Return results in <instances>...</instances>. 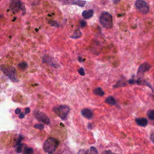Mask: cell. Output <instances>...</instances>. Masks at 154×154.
Segmentation results:
<instances>
[{
    "mask_svg": "<svg viewBox=\"0 0 154 154\" xmlns=\"http://www.w3.org/2000/svg\"><path fill=\"white\" fill-rule=\"evenodd\" d=\"M59 143V141L57 139L52 137L49 138L44 143V150L46 153L52 154L56 151Z\"/></svg>",
    "mask_w": 154,
    "mask_h": 154,
    "instance_id": "obj_1",
    "label": "cell"
},
{
    "mask_svg": "<svg viewBox=\"0 0 154 154\" xmlns=\"http://www.w3.org/2000/svg\"><path fill=\"white\" fill-rule=\"evenodd\" d=\"M0 70L4 72L8 78L14 82H18L19 80L16 76V69L13 66L7 65H3L0 66Z\"/></svg>",
    "mask_w": 154,
    "mask_h": 154,
    "instance_id": "obj_2",
    "label": "cell"
},
{
    "mask_svg": "<svg viewBox=\"0 0 154 154\" xmlns=\"http://www.w3.org/2000/svg\"><path fill=\"white\" fill-rule=\"evenodd\" d=\"M99 22L105 28L110 29L113 27V17L108 12L102 13L99 18Z\"/></svg>",
    "mask_w": 154,
    "mask_h": 154,
    "instance_id": "obj_3",
    "label": "cell"
},
{
    "mask_svg": "<svg viewBox=\"0 0 154 154\" xmlns=\"http://www.w3.org/2000/svg\"><path fill=\"white\" fill-rule=\"evenodd\" d=\"M54 112L62 119H65L68 113H69L70 108L66 105H60L53 109Z\"/></svg>",
    "mask_w": 154,
    "mask_h": 154,
    "instance_id": "obj_4",
    "label": "cell"
},
{
    "mask_svg": "<svg viewBox=\"0 0 154 154\" xmlns=\"http://www.w3.org/2000/svg\"><path fill=\"white\" fill-rule=\"evenodd\" d=\"M135 6L143 14H147L149 12V6L146 1L143 0H137L135 3Z\"/></svg>",
    "mask_w": 154,
    "mask_h": 154,
    "instance_id": "obj_5",
    "label": "cell"
},
{
    "mask_svg": "<svg viewBox=\"0 0 154 154\" xmlns=\"http://www.w3.org/2000/svg\"><path fill=\"white\" fill-rule=\"evenodd\" d=\"M33 114L35 117L38 121L42 122L45 123L46 125H50V124L51 121L50 118L45 114H44V113L40 112L38 110H35Z\"/></svg>",
    "mask_w": 154,
    "mask_h": 154,
    "instance_id": "obj_6",
    "label": "cell"
},
{
    "mask_svg": "<svg viewBox=\"0 0 154 154\" xmlns=\"http://www.w3.org/2000/svg\"><path fill=\"white\" fill-rule=\"evenodd\" d=\"M10 8L14 12H18L19 10H25V7L20 1H12Z\"/></svg>",
    "mask_w": 154,
    "mask_h": 154,
    "instance_id": "obj_7",
    "label": "cell"
},
{
    "mask_svg": "<svg viewBox=\"0 0 154 154\" xmlns=\"http://www.w3.org/2000/svg\"><path fill=\"white\" fill-rule=\"evenodd\" d=\"M151 66L147 63H143L142 65L140 66V67L138 68V72H137V75L140 76V78H142L143 76V75L145 72L148 71V70L151 69Z\"/></svg>",
    "mask_w": 154,
    "mask_h": 154,
    "instance_id": "obj_8",
    "label": "cell"
},
{
    "mask_svg": "<svg viewBox=\"0 0 154 154\" xmlns=\"http://www.w3.org/2000/svg\"><path fill=\"white\" fill-rule=\"evenodd\" d=\"M42 61L44 63H48L49 65L51 66H52L54 68H57L59 66V65H57V63L55 62L54 59H52V57H50L48 56V55H46V56L44 57L42 59Z\"/></svg>",
    "mask_w": 154,
    "mask_h": 154,
    "instance_id": "obj_9",
    "label": "cell"
},
{
    "mask_svg": "<svg viewBox=\"0 0 154 154\" xmlns=\"http://www.w3.org/2000/svg\"><path fill=\"white\" fill-rule=\"evenodd\" d=\"M81 114H82L83 116L85 117V118L89 119L93 118V113L92 112V111L90 110L89 108H83V110H81Z\"/></svg>",
    "mask_w": 154,
    "mask_h": 154,
    "instance_id": "obj_10",
    "label": "cell"
},
{
    "mask_svg": "<svg viewBox=\"0 0 154 154\" xmlns=\"http://www.w3.org/2000/svg\"><path fill=\"white\" fill-rule=\"evenodd\" d=\"M136 122L138 125L143 127H146L148 124V121L145 118H137L136 119Z\"/></svg>",
    "mask_w": 154,
    "mask_h": 154,
    "instance_id": "obj_11",
    "label": "cell"
},
{
    "mask_svg": "<svg viewBox=\"0 0 154 154\" xmlns=\"http://www.w3.org/2000/svg\"><path fill=\"white\" fill-rule=\"evenodd\" d=\"M93 14H94L93 10L90 9L88 10H84V11L83 12L82 16L85 19H87L92 18V17L93 16Z\"/></svg>",
    "mask_w": 154,
    "mask_h": 154,
    "instance_id": "obj_12",
    "label": "cell"
},
{
    "mask_svg": "<svg viewBox=\"0 0 154 154\" xmlns=\"http://www.w3.org/2000/svg\"><path fill=\"white\" fill-rule=\"evenodd\" d=\"M135 84H137L138 85H146V86H148L152 90V88L151 85L148 83V82H147L146 80H145L144 79H143L142 78H138L137 80H136V83Z\"/></svg>",
    "mask_w": 154,
    "mask_h": 154,
    "instance_id": "obj_13",
    "label": "cell"
},
{
    "mask_svg": "<svg viewBox=\"0 0 154 154\" xmlns=\"http://www.w3.org/2000/svg\"><path fill=\"white\" fill-rule=\"evenodd\" d=\"M105 102L108 104L112 105H116V99H114V98L111 96H108V97L106 98Z\"/></svg>",
    "mask_w": 154,
    "mask_h": 154,
    "instance_id": "obj_14",
    "label": "cell"
},
{
    "mask_svg": "<svg viewBox=\"0 0 154 154\" xmlns=\"http://www.w3.org/2000/svg\"><path fill=\"white\" fill-rule=\"evenodd\" d=\"M93 93L95 94L96 95L99 96H103L105 95V93L103 90H102L100 87H97L95 90H94Z\"/></svg>",
    "mask_w": 154,
    "mask_h": 154,
    "instance_id": "obj_15",
    "label": "cell"
},
{
    "mask_svg": "<svg viewBox=\"0 0 154 154\" xmlns=\"http://www.w3.org/2000/svg\"><path fill=\"white\" fill-rule=\"evenodd\" d=\"M84 154H98V152L97 149L95 147L92 146L90 147L89 149L85 152Z\"/></svg>",
    "mask_w": 154,
    "mask_h": 154,
    "instance_id": "obj_16",
    "label": "cell"
},
{
    "mask_svg": "<svg viewBox=\"0 0 154 154\" xmlns=\"http://www.w3.org/2000/svg\"><path fill=\"white\" fill-rule=\"evenodd\" d=\"M81 36H82V33H81V31L80 30L77 29L75 31L73 35H72L71 36H70V37L73 38H80Z\"/></svg>",
    "mask_w": 154,
    "mask_h": 154,
    "instance_id": "obj_17",
    "label": "cell"
},
{
    "mask_svg": "<svg viewBox=\"0 0 154 154\" xmlns=\"http://www.w3.org/2000/svg\"><path fill=\"white\" fill-rule=\"evenodd\" d=\"M147 116L148 117V118L151 120V121H154V110H150L147 111Z\"/></svg>",
    "mask_w": 154,
    "mask_h": 154,
    "instance_id": "obj_18",
    "label": "cell"
},
{
    "mask_svg": "<svg viewBox=\"0 0 154 154\" xmlns=\"http://www.w3.org/2000/svg\"><path fill=\"white\" fill-rule=\"evenodd\" d=\"M85 3H86V1H75L72 2V4H75L80 7H83Z\"/></svg>",
    "mask_w": 154,
    "mask_h": 154,
    "instance_id": "obj_19",
    "label": "cell"
},
{
    "mask_svg": "<svg viewBox=\"0 0 154 154\" xmlns=\"http://www.w3.org/2000/svg\"><path fill=\"white\" fill-rule=\"evenodd\" d=\"M23 152H24V154H34V150L31 147H25Z\"/></svg>",
    "mask_w": 154,
    "mask_h": 154,
    "instance_id": "obj_20",
    "label": "cell"
},
{
    "mask_svg": "<svg viewBox=\"0 0 154 154\" xmlns=\"http://www.w3.org/2000/svg\"><path fill=\"white\" fill-rule=\"evenodd\" d=\"M18 67L19 69H22V70H25V69H27V64L25 62H21V63H19L18 65Z\"/></svg>",
    "mask_w": 154,
    "mask_h": 154,
    "instance_id": "obj_21",
    "label": "cell"
},
{
    "mask_svg": "<svg viewBox=\"0 0 154 154\" xmlns=\"http://www.w3.org/2000/svg\"><path fill=\"white\" fill-rule=\"evenodd\" d=\"M22 145H21V143H19V144H17V147H16V152L18 153H21V151H22Z\"/></svg>",
    "mask_w": 154,
    "mask_h": 154,
    "instance_id": "obj_22",
    "label": "cell"
},
{
    "mask_svg": "<svg viewBox=\"0 0 154 154\" xmlns=\"http://www.w3.org/2000/svg\"><path fill=\"white\" fill-rule=\"evenodd\" d=\"M35 128H36V129L42 130V129H44V125H42V124H36V125H35Z\"/></svg>",
    "mask_w": 154,
    "mask_h": 154,
    "instance_id": "obj_23",
    "label": "cell"
},
{
    "mask_svg": "<svg viewBox=\"0 0 154 154\" xmlns=\"http://www.w3.org/2000/svg\"><path fill=\"white\" fill-rule=\"evenodd\" d=\"M80 27L81 28H84V27L86 26L87 22H85L84 20H81L80 21Z\"/></svg>",
    "mask_w": 154,
    "mask_h": 154,
    "instance_id": "obj_24",
    "label": "cell"
},
{
    "mask_svg": "<svg viewBox=\"0 0 154 154\" xmlns=\"http://www.w3.org/2000/svg\"><path fill=\"white\" fill-rule=\"evenodd\" d=\"M123 85H125V84H124V83H123L122 81H119V82H117V84L114 85V87H119L123 86Z\"/></svg>",
    "mask_w": 154,
    "mask_h": 154,
    "instance_id": "obj_25",
    "label": "cell"
},
{
    "mask_svg": "<svg viewBox=\"0 0 154 154\" xmlns=\"http://www.w3.org/2000/svg\"><path fill=\"white\" fill-rule=\"evenodd\" d=\"M49 23H50L51 25H53V26H56V27H59V23H58L57 22H55V21H49Z\"/></svg>",
    "mask_w": 154,
    "mask_h": 154,
    "instance_id": "obj_26",
    "label": "cell"
},
{
    "mask_svg": "<svg viewBox=\"0 0 154 154\" xmlns=\"http://www.w3.org/2000/svg\"><path fill=\"white\" fill-rule=\"evenodd\" d=\"M78 72H79V74H80L81 75H82V76H84L85 75L84 69H83V68H80V69H78Z\"/></svg>",
    "mask_w": 154,
    "mask_h": 154,
    "instance_id": "obj_27",
    "label": "cell"
},
{
    "mask_svg": "<svg viewBox=\"0 0 154 154\" xmlns=\"http://www.w3.org/2000/svg\"><path fill=\"white\" fill-rule=\"evenodd\" d=\"M103 154H117V153L113 152L112 151H110V150H107V151H105L104 152Z\"/></svg>",
    "mask_w": 154,
    "mask_h": 154,
    "instance_id": "obj_28",
    "label": "cell"
},
{
    "mask_svg": "<svg viewBox=\"0 0 154 154\" xmlns=\"http://www.w3.org/2000/svg\"><path fill=\"white\" fill-rule=\"evenodd\" d=\"M128 83H129V84H135V83H136V80H134V79H131V80H129V81H128Z\"/></svg>",
    "mask_w": 154,
    "mask_h": 154,
    "instance_id": "obj_29",
    "label": "cell"
},
{
    "mask_svg": "<svg viewBox=\"0 0 154 154\" xmlns=\"http://www.w3.org/2000/svg\"><path fill=\"white\" fill-rule=\"evenodd\" d=\"M24 117H25V114H24V113H21L20 114H19V118H20V119H23V118H24Z\"/></svg>",
    "mask_w": 154,
    "mask_h": 154,
    "instance_id": "obj_30",
    "label": "cell"
},
{
    "mask_svg": "<svg viewBox=\"0 0 154 154\" xmlns=\"http://www.w3.org/2000/svg\"><path fill=\"white\" fill-rule=\"evenodd\" d=\"M15 114H19L21 113V110L19 108H17L15 110Z\"/></svg>",
    "mask_w": 154,
    "mask_h": 154,
    "instance_id": "obj_31",
    "label": "cell"
},
{
    "mask_svg": "<svg viewBox=\"0 0 154 154\" xmlns=\"http://www.w3.org/2000/svg\"><path fill=\"white\" fill-rule=\"evenodd\" d=\"M30 112V108H25V114H28Z\"/></svg>",
    "mask_w": 154,
    "mask_h": 154,
    "instance_id": "obj_32",
    "label": "cell"
}]
</instances>
